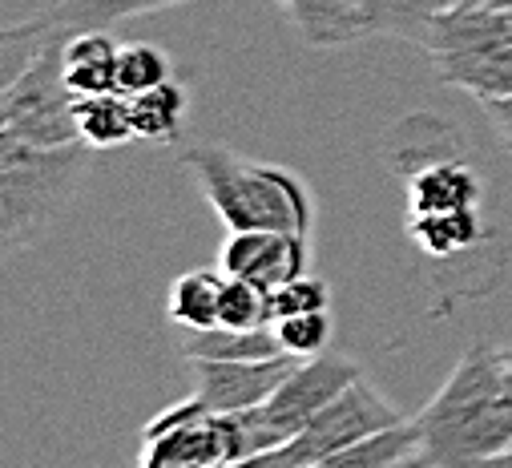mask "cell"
Wrapping results in <instances>:
<instances>
[{
    "mask_svg": "<svg viewBox=\"0 0 512 468\" xmlns=\"http://www.w3.org/2000/svg\"><path fill=\"white\" fill-rule=\"evenodd\" d=\"M283 343L275 335V327H259V331H238V327H202V331H186L182 339V360H263V356H279Z\"/></svg>",
    "mask_w": 512,
    "mask_h": 468,
    "instance_id": "e0dca14e",
    "label": "cell"
},
{
    "mask_svg": "<svg viewBox=\"0 0 512 468\" xmlns=\"http://www.w3.org/2000/svg\"><path fill=\"white\" fill-rule=\"evenodd\" d=\"M488 5H500V9H512V0H488Z\"/></svg>",
    "mask_w": 512,
    "mask_h": 468,
    "instance_id": "83f0119b",
    "label": "cell"
},
{
    "mask_svg": "<svg viewBox=\"0 0 512 468\" xmlns=\"http://www.w3.org/2000/svg\"><path fill=\"white\" fill-rule=\"evenodd\" d=\"M218 303H222V275L214 271H186L174 279L166 295V315L182 331H202L218 323Z\"/></svg>",
    "mask_w": 512,
    "mask_h": 468,
    "instance_id": "44dd1931",
    "label": "cell"
},
{
    "mask_svg": "<svg viewBox=\"0 0 512 468\" xmlns=\"http://www.w3.org/2000/svg\"><path fill=\"white\" fill-rule=\"evenodd\" d=\"M408 234L412 243L432 255V259H452V255H464L472 247H480L484 239V218H480V206H468V210H436V214H408Z\"/></svg>",
    "mask_w": 512,
    "mask_h": 468,
    "instance_id": "2e32d148",
    "label": "cell"
},
{
    "mask_svg": "<svg viewBox=\"0 0 512 468\" xmlns=\"http://www.w3.org/2000/svg\"><path fill=\"white\" fill-rule=\"evenodd\" d=\"M93 146H33L0 134V243L9 255L29 247L37 234L73 202L93 170Z\"/></svg>",
    "mask_w": 512,
    "mask_h": 468,
    "instance_id": "3957f363",
    "label": "cell"
},
{
    "mask_svg": "<svg viewBox=\"0 0 512 468\" xmlns=\"http://www.w3.org/2000/svg\"><path fill=\"white\" fill-rule=\"evenodd\" d=\"M130 113H134L138 142H174L182 134V126H186L190 93L170 77V81L130 97Z\"/></svg>",
    "mask_w": 512,
    "mask_h": 468,
    "instance_id": "ffe728a7",
    "label": "cell"
},
{
    "mask_svg": "<svg viewBox=\"0 0 512 468\" xmlns=\"http://www.w3.org/2000/svg\"><path fill=\"white\" fill-rule=\"evenodd\" d=\"M408 182V214H436V210H468L484 202V178L468 166L456 150L436 154L404 174Z\"/></svg>",
    "mask_w": 512,
    "mask_h": 468,
    "instance_id": "8fae6325",
    "label": "cell"
},
{
    "mask_svg": "<svg viewBox=\"0 0 512 468\" xmlns=\"http://www.w3.org/2000/svg\"><path fill=\"white\" fill-rule=\"evenodd\" d=\"M162 81H170V57H166V49L146 45V41L121 45L117 93L138 97V93H146V89H154V85H162Z\"/></svg>",
    "mask_w": 512,
    "mask_h": 468,
    "instance_id": "603a6c76",
    "label": "cell"
},
{
    "mask_svg": "<svg viewBox=\"0 0 512 468\" xmlns=\"http://www.w3.org/2000/svg\"><path fill=\"white\" fill-rule=\"evenodd\" d=\"M363 368L347 356H339V351H319V356H307L299 360V368L275 388V396L263 408L271 432L283 440H291L295 432H303L351 380H359Z\"/></svg>",
    "mask_w": 512,
    "mask_h": 468,
    "instance_id": "ba28073f",
    "label": "cell"
},
{
    "mask_svg": "<svg viewBox=\"0 0 512 468\" xmlns=\"http://www.w3.org/2000/svg\"><path fill=\"white\" fill-rule=\"evenodd\" d=\"M275 335H279L283 351H291L299 360L319 356V351H327V343H331V315L327 311H303V315L275 319Z\"/></svg>",
    "mask_w": 512,
    "mask_h": 468,
    "instance_id": "cb8c5ba5",
    "label": "cell"
},
{
    "mask_svg": "<svg viewBox=\"0 0 512 468\" xmlns=\"http://www.w3.org/2000/svg\"><path fill=\"white\" fill-rule=\"evenodd\" d=\"M117 65L121 45L109 37V29H81L61 45V69L77 97L117 89Z\"/></svg>",
    "mask_w": 512,
    "mask_h": 468,
    "instance_id": "4fadbf2b",
    "label": "cell"
},
{
    "mask_svg": "<svg viewBox=\"0 0 512 468\" xmlns=\"http://www.w3.org/2000/svg\"><path fill=\"white\" fill-rule=\"evenodd\" d=\"M182 166L226 230H295L311 234L315 202L295 170L254 162L230 146H190Z\"/></svg>",
    "mask_w": 512,
    "mask_h": 468,
    "instance_id": "7a4b0ae2",
    "label": "cell"
},
{
    "mask_svg": "<svg viewBox=\"0 0 512 468\" xmlns=\"http://www.w3.org/2000/svg\"><path fill=\"white\" fill-rule=\"evenodd\" d=\"M222 275L259 283L263 291L283 287L307 271V234L295 230H230L218 251Z\"/></svg>",
    "mask_w": 512,
    "mask_h": 468,
    "instance_id": "30bf717a",
    "label": "cell"
},
{
    "mask_svg": "<svg viewBox=\"0 0 512 468\" xmlns=\"http://www.w3.org/2000/svg\"><path fill=\"white\" fill-rule=\"evenodd\" d=\"M504 376H508V396H512V347H504Z\"/></svg>",
    "mask_w": 512,
    "mask_h": 468,
    "instance_id": "4316f807",
    "label": "cell"
},
{
    "mask_svg": "<svg viewBox=\"0 0 512 468\" xmlns=\"http://www.w3.org/2000/svg\"><path fill=\"white\" fill-rule=\"evenodd\" d=\"M420 424L412 420H396L388 428L371 432L367 440L343 448L339 456H331L327 468H396V464H420Z\"/></svg>",
    "mask_w": 512,
    "mask_h": 468,
    "instance_id": "d6986e66",
    "label": "cell"
},
{
    "mask_svg": "<svg viewBox=\"0 0 512 468\" xmlns=\"http://www.w3.org/2000/svg\"><path fill=\"white\" fill-rule=\"evenodd\" d=\"M464 5H488V0H464Z\"/></svg>",
    "mask_w": 512,
    "mask_h": 468,
    "instance_id": "f1b7e54d",
    "label": "cell"
},
{
    "mask_svg": "<svg viewBox=\"0 0 512 468\" xmlns=\"http://www.w3.org/2000/svg\"><path fill=\"white\" fill-rule=\"evenodd\" d=\"M420 464H484L512 456V396L504 347L476 339L448 372L444 388L416 416Z\"/></svg>",
    "mask_w": 512,
    "mask_h": 468,
    "instance_id": "6da1fadb",
    "label": "cell"
},
{
    "mask_svg": "<svg viewBox=\"0 0 512 468\" xmlns=\"http://www.w3.org/2000/svg\"><path fill=\"white\" fill-rule=\"evenodd\" d=\"M178 5H190V0H57L53 9L25 17L21 25L37 41H49V37H73L81 29H113L130 17H146V13H162Z\"/></svg>",
    "mask_w": 512,
    "mask_h": 468,
    "instance_id": "7c38bea8",
    "label": "cell"
},
{
    "mask_svg": "<svg viewBox=\"0 0 512 468\" xmlns=\"http://www.w3.org/2000/svg\"><path fill=\"white\" fill-rule=\"evenodd\" d=\"M327 303H331V291H327V283L323 279H315V275H295V279H287L283 287H275L271 291V307H275V319H287V315H303V311H327Z\"/></svg>",
    "mask_w": 512,
    "mask_h": 468,
    "instance_id": "d4e9b609",
    "label": "cell"
},
{
    "mask_svg": "<svg viewBox=\"0 0 512 468\" xmlns=\"http://www.w3.org/2000/svg\"><path fill=\"white\" fill-rule=\"evenodd\" d=\"M464 0H359L363 37H396L408 45H424L432 25L460 9Z\"/></svg>",
    "mask_w": 512,
    "mask_h": 468,
    "instance_id": "5bb4252c",
    "label": "cell"
},
{
    "mask_svg": "<svg viewBox=\"0 0 512 468\" xmlns=\"http://www.w3.org/2000/svg\"><path fill=\"white\" fill-rule=\"evenodd\" d=\"M396 420H404V416L359 376L303 432H295L291 440L275 444L271 452H263L254 464H287V468H315V464H323L327 468L331 456H339L343 448L367 440L371 432L388 428Z\"/></svg>",
    "mask_w": 512,
    "mask_h": 468,
    "instance_id": "8992f818",
    "label": "cell"
},
{
    "mask_svg": "<svg viewBox=\"0 0 512 468\" xmlns=\"http://www.w3.org/2000/svg\"><path fill=\"white\" fill-rule=\"evenodd\" d=\"M61 45L65 37H49L9 85H0V134H13L33 146L81 142L77 93L65 81Z\"/></svg>",
    "mask_w": 512,
    "mask_h": 468,
    "instance_id": "5b68a950",
    "label": "cell"
},
{
    "mask_svg": "<svg viewBox=\"0 0 512 468\" xmlns=\"http://www.w3.org/2000/svg\"><path fill=\"white\" fill-rule=\"evenodd\" d=\"M484 105V113H488V122H492V130L500 134V142L508 146V154H512V93L508 97H492V101H480Z\"/></svg>",
    "mask_w": 512,
    "mask_h": 468,
    "instance_id": "484cf974",
    "label": "cell"
},
{
    "mask_svg": "<svg viewBox=\"0 0 512 468\" xmlns=\"http://www.w3.org/2000/svg\"><path fill=\"white\" fill-rule=\"evenodd\" d=\"M218 323H222V327H238V331H259V327H275L271 291H263L259 283H250V279H238V275H222V303H218Z\"/></svg>",
    "mask_w": 512,
    "mask_h": 468,
    "instance_id": "7402d4cb",
    "label": "cell"
},
{
    "mask_svg": "<svg viewBox=\"0 0 512 468\" xmlns=\"http://www.w3.org/2000/svg\"><path fill=\"white\" fill-rule=\"evenodd\" d=\"M279 5L311 49H339L363 41L359 0H279Z\"/></svg>",
    "mask_w": 512,
    "mask_h": 468,
    "instance_id": "9a60e30c",
    "label": "cell"
},
{
    "mask_svg": "<svg viewBox=\"0 0 512 468\" xmlns=\"http://www.w3.org/2000/svg\"><path fill=\"white\" fill-rule=\"evenodd\" d=\"M194 396L214 412H242L254 404H267L275 388L299 368V356L279 351L263 360H186Z\"/></svg>",
    "mask_w": 512,
    "mask_h": 468,
    "instance_id": "9c48e42d",
    "label": "cell"
},
{
    "mask_svg": "<svg viewBox=\"0 0 512 468\" xmlns=\"http://www.w3.org/2000/svg\"><path fill=\"white\" fill-rule=\"evenodd\" d=\"M77 134H81V142L93 146V150L130 146V142L138 138L134 113H130V97L117 93V89L77 97Z\"/></svg>",
    "mask_w": 512,
    "mask_h": 468,
    "instance_id": "ac0fdd59",
    "label": "cell"
},
{
    "mask_svg": "<svg viewBox=\"0 0 512 468\" xmlns=\"http://www.w3.org/2000/svg\"><path fill=\"white\" fill-rule=\"evenodd\" d=\"M436 77L476 101L512 93V9L460 5L444 13L420 45Z\"/></svg>",
    "mask_w": 512,
    "mask_h": 468,
    "instance_id": "277c9868",
    "label": "cell"
},
{
    "mask_svg": "<svg viewBox=\"0 0 512 468\" xmlns=\"http://www.w3.org/2000/svg\"><path fill=\"white\" fill-rule=\"evenodd\" d=\"M142 468H214L226 464V444L218 428V412L206 408L194 392L190 400L170 404L142 428L138 448Z\"/></svg>",
    "mask_w": 512,
    "mask_h": 468,
    "instance_id": "52a82bcc",
    "label": "cell"
}]
</instances>
